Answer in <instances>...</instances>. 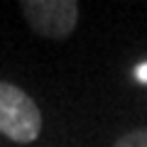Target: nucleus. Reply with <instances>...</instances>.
Segmentation results:
<instances>
[{
    "label": "nucleus",
    "mask_w": 147,
    "mask_h": 147,
    "mask_svg": "<svg viewBox=\"0 0 147 147\" xmlns=\"http://www.w3.org/2000/svg\"><path fill=\"white\" fill-rule=\"evenodd\" d=\"M22 10L34 32L52 39L69 37L79 20V5L74 0H30Z\"/></svg>",
    "instance_id": "f03ea898"
},
{
    "label": "nucleus",
    "mask_w": 147,
    "mask_h": 147,
    "mask_svg": "<svg viewBox=\"0 0 147 147\" xmlns=\"http://www.w3.org/2000/svg\"><path fill=\"white\" fill-rule=\"evenodd\" d=\"M115 147H147V127L145 130H132L127 135H123L115 142Z\"/></svg>",
    "instance_id": "7ed1b4c3"
},
{
    "label": "nucleus",
    "mask_w": 147,
    "mask_h": 147,
    "mask_svg": "<svg viewBox=\"0 0 147 147\" xmlns=\"http://www.w3.org/2000/svg\"><path fill=\"white\" fill-rule=\"evenodd\" d=\"M42 115L34 100L12 84H0V132L15 142H32L39 135Z\"/></svg>",
    "instance_id": "f257e3e1"
},
{
    "label": "nucleus",
    "mask_w": 147,
    "mask_h": 147,
    "mask_svg": "<svg viewBox=\"0 0 147 147\" xmlns=\"http://www.w3.org/2000/svg\"><path fill=\"white\" fill-rule=\"evenodd\" d=\"M137 79H140V81H147V64L137 66Z\"/></svg>",
    "instance_id": "20e7f679"
}]
</instances>
